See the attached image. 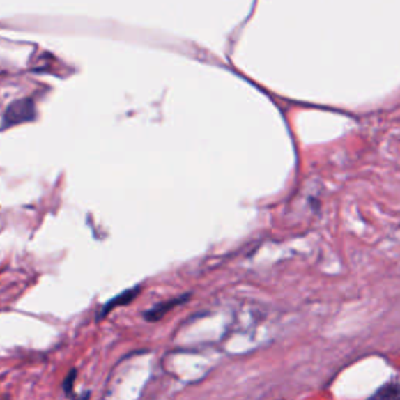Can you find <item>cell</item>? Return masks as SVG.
Returning <instances> with one entry per match:
<instances>
[{"label": "cell", "instance_id": "6da1fadb", "mask_svg": "<svg viewBox=\"0 0 400 400\" xmlns=\"http://www.w3.org/2000/svg\"><path fill=\"white\" fill-rule=\"evenodd\" d=\"M35 119V105L31 100L21 99L13 102L11 105L6 108L3 114V128L10 125L21 124V122H27Z\"/></svg>", "mask_w": 400, "mask_h": 400}, {"label": "cell", "instance_id": "7a4b0ae2", "mask_svg": "<svg viewBox=\"0 0 400 400\" xmlns=\"http://www.w3.org/2000/svg\"><path fill=\"white\" fill-rule=\"evenodd\" d=\"M188 298H190V294H185V295H178V298H176V299H171V300H167V302L160 303V305L149 309V311L146 313V319L147 321H158V319H161L166 313H169L172 308L182 305V303L186 302V299H188Z\"/></svg>", "mask_w": 400, "mask_h": 400}, {"label": "cell", "instance_id": "3957f363", "mask_svg": "<svg viewBox=\"0 0 400 400\" xmlns=\"http://www.w3.org/2000/svg\"><path fill=\"white\" fill-rule=\"evenodd\" d=\"M372 397L380 399H400V382H392L380 388Z\"/></svg>", "mask_w": 400, "mask_h": 400}, {"label": "cell", "instance_id": "277c9868", "mask_svg": "<svg viewBox=\"0 0 400 400\" xmlns=\"http://www.w3.org/2000/svg\"><path fill=\"white\" fill-rule=\"evenodd\" d=\"M138 293H139V286L133 288V289H130V291H127V293H124V294L118 295V298L113 299L111 302L108 303V305H107L105 308H103L102 316H105V314L108 313V309H109V308H113V307H116V305H122V303H128V302H132L134 295H137Z\"/></svg>", "mask_w": 400, "mask_h": 400}, {"label": "cell", "instance_id": "5b68a950", "mask_svg": "<svg viewBox=\"0 0 400 400\" xmlns=\"http://www.w3.org/2000/svg\"><path fill=\"white\" fill-rule=\"evenodd\" d=\"M72 380H74V372L70 374V377L66 380V385H64V390H66V391L70 390V382H72Z\"/></svg>", "mask_w": 400, "mask_h": 400}]
</instances>
